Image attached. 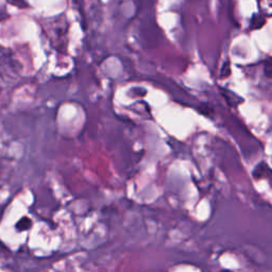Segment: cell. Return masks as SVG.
Here are the masks:
<instances>
[{"instance_id":"6da1fadb","label":"cell","mask_w":272,"mask_h":272,"mask_svg":"<svg viewBox=\"0 0 272 272\" xmlns=\"http://www.w3.org/2000/svg\"><path fill=\"white\" fill-rule=\"evenodd\" d=\"M272 174L271 169L266 163H259L253 171V176L255 179H262V177L269 176Z\"/></svg>"},{"instance_id":"7a4b0ae2","label":"cell","mask_w":272,"mask_h":272,"mask_svg":"<svg viewBox=\"0 0 272 272\" xmlns=\"http://www.w3.org/2000/svg\"><path fill=\"white\" fill-rule=\"evenodd\" d=\"M265 75L268 77H272V59L268 60L265 63Z\"/></svg>"},{"instance_id":"3957f363","label":"cell","mask_w":272,"mask_h":272,"mask_svg":"<svg viewBox=\"0 0 272 272\" xmlns=\"http://www.w3.org/2000/svg\"><path fill=\"white\" fill-rule=\"evenodd\" d=\"M230 65H229V63H225L224 65V68H223V70H221V77L223 78H225V77H227L229 76V74H230Z\"/></svg>"},{"instance_id":"277c9868","label":"cell","mask_w":272,"mask_h":272,"mask_svg":"<svg viewBox=\"0 0 272 272\" xmlns=\"http://www.w3.org/2000/svg\"><path fill=\"white\" fill-rule=\"evenodd\" d=\"M223 272H232V271H229V270H224V271H223Z\"/></svg>"}]
</instances>
